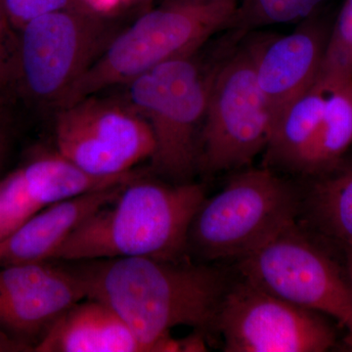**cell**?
Instances as JSON below:
<instances>
[{
    "instance_id": "obj_18",
    "label": "cell",
    "mask_w": 352,
    "mask_h": 352,
    "mask_svg": "<svg viewBox=\"0 0 352 352\" xmlns=\"http://www.w3.org/2000/svg\"><path fill=\"white\" fill-rule=\"evenodd\" d=\"M352 144V80L329 88L320 127L307 166V177L332 170Z\"/></svg>"
},
{
    "instance_id": "obj_25",
    "label": "cell",
    "mask_w": 352,
    "mask_h": 352,
    "mask_svg": "<svg viewBox=\"0 0 352 352\" xmlns=\"http://www.w3.org/2000/svg\"><path fill=\"white\" fill-rule=\"evenodd\" d=\"M346 273L349 278V285H351V296H352V250H346ZM347 335L344 339V344L346 349L352 351V314L351 322L346 327Z\"/></svg>"
},
{
    "instance_id": "obj_13",
    "label": "cell",
    "mask_w": 352,
    "mask_h": 352,
    "mask_svg": "<svg viewBox=\"0 0 352 352\" xmlns=\"http://www.w3.org/2000/svg\"><path fill=\"white\" fill-rule=\"evenodd\" d=\"M327 39L321 25L307 23L291 34L252 43L256 80L273 126L292 102L314 87Z\"/></svg>"
},
{
    "instance_id": "obj_21",
    "label": "cell",
    "mask_w": 352,
    "mask_h": 352,
    "mask_svg": "<svg viewBox=\"0 0 352 352\" xmlns=\"http://www.w3.org/2000/svg\"><path fill=\"white\" fill-rule=\"evenodd\" d=\"M80 2L82 0H4V11L11 29L20 31L39 16L69 8Z\"/></svg>"
},
{
    "instance_id": "obj_20",
    "label": "cell",
    "mask_w": 352,
    "mask_h": 352,
    "mask_svg": "<svg viewBox=\"0 0 352 352\" xmlns=\"http://www.w3.org/2000/svg\"><path fill=\"white\" fill-rule=\"evenodd\" d=\"M352 80V0H346L328 36L315 83L326 89Z\"/></svg>"
},
{
    "instance_id": "obj_28",
    "label": "cell",
    "mask_w": 352,
    "mask_h": 352,
    "mask_svg": "<svg viewBox=\"0 0 352 352\" xmlns=\"http://www.w3.org/2000/svg\"><path fill=\"white\" fill-rule=\"evenodd\" d=\"M131 2H135V0H124V3H131Z\"/></svg>"
},
{
    "instance_id": "obj_19",
    "label": "cell",
    "mask_w": 352,
    "mask_h": 352,
    "mask_svg": "<svg viewBox=\"0 0 352 352\" xmlns=\"http://www.w3.org/2000/svg\"><path fill=\"white\" fill-rule=\"evenodd\" d=\"M326 0H239L231 27L251 30L307 19Z\"/></svg>"
},
{
    "instance_id": "obj_9",
    "label": "cell",
    "mask_w": 352,
    "mask_h": 352,
    "mask_svg": "<svg viewBox=\"0 0 352 352\" xmlns=\"http://www.w3.org/2000/svg\"><path fill=\"white\" fill-rule=\"evenodd\" d=\"M56 152L87 175L100 178L131 175L155 152L153 131L129 101L96 94L57 109Z\"/></svg>"
},
{
    "instance_id": "obj_4",
    "label": "cell",
    "mask_w": 352,
    "mask_h": 352,
    "mask_svg": "<svg viewBox=\"0 0 352 352\" xmlns=\"http://www.w3.org/2000/svg\"><path fill=\"white\" fill-rule=\"evenodd\" d=\"M302 195L263 166L234 175L206 198L190 226L187 252L208 261L240 259L298 221Z\"/></svg>"
},
{
    "instance_id": "obj_5",
    "label": "cell",
    "mask_w": 352,
    "mask_h": 352,
    "mask_svg": "<svg viewBox=\"0 0 352 352\" xmlns=\"http://www.w3.org/2000/svg\"><path fill=\"white\" fill-rule=\"evenodd\" d=\"M118 32L82 2L39 16L16 38L13 85L30 101L58 109Z\"/></svg>"
},
{
    "instance_id": "obj_6",
    "label": "cell",
    "mask_w": 352,
    "mask_h": 352,
    "mask_svg": "<svg viewBox=\"0 0 352 352\" xmlns=\"http://www.w3.org/2000/svg\"><path fill=\"white\" fill-rule=\"evenodd\" d=\"M195 54L155 67L129 83V103L147 120L155 139L157 173L189 182L198 168L199 143L212 74Z\"/></svg>"
},
{
    "instance_id": "obj_27",
    "label": "cell",
    "mask_w": 352,
    "mask_h": 352,
    "mask_svg": "<svg viewBox=\"0 0 352 352\" xmlns=\"http://www.w3.org/2000/svg\"><path fill=\"white\" fill-rule=\"evenodd\" d=\"M0 18L8 24L6 19V11H4V0H0Z\"/></svg>"
},
{
    "instance_id": "obj_12",
    "label": "cell",
    "mask_w": 352,
    "mask_h": 352,
    "mask_svg": "<svg viewBox=\"0 0 352 352\" xmlns=\"http://www.w3.org/2000/svg\"><path fill=\"white\" fill-rule=\"evenodd\" d=\"M138 173L94 177L54 153L32 157L0 177V242L44 208L92 190L126 182Z\"/></svg>"
},
{
    "instance_id": "obj_22",
    "label": "cell",
    "mask_w": 352,
    "mask_h": 352,
    "mask_svg": "<svg viewBox=\"0 0 352 352\" xmlns=\"http://www.w3.org/2000/svg\"><path fill=\"white\" fill-rule=\"evenodd\" d=\"M15 47L10 25L0 18V98L6 88L13 85Z\"/></svg>"
},
{
    "instance_id": "obj_14",
    "label": "cell",
    "mask_w": 352,
    "mask_h": 352,
    "mask_svg": "<svg viewBox=\"0 0 352 352\" xmlns=\"http://www.w3.org/2000/svg\"><path fill=\"white\" fill-rule=\"evenodd\" d=\"M126 182L69 197L44 208L0 242V268L51 261L74 231L113 201Z\"/></svg>"
},
{
    "instance_id": "obj_1",
    "label": "cell",
    "mask_w": 352,
    "mask_h": 352,
    "mask_svg": "<svg viewBox=\"0 0 352 352\" xmlns=\"http://www.w3.org/2000/svg\"><path fill=\"white\" fill-rule=\"evenodd\" d=\"M87 298L106 303L124 319L143 351H182L170 331L180 326L217 333L228 278L219 268L178 259L120 258L64 261Z\"/></svg>"
},
{
    "instance_id": "obj_16",
    "label": "cell",
    "mask_w": 352,
    "mask_h": 352,
    "mask_svg": "<svg viewBox=\"0 0 352 352\" xmlns=\"http://www.w3.org/2000/svg\"><path fill=\"white\" fill-rule=\"evenodd\" d=\"M328 89L314 83L278 118L265 149L264 166L305 176L320 127Z\"/></svg>"
},
{
    "instance_id": "obj_10",
    "label": "cell",
    "mask_w": 352,
    "mask_h": 352,
    "mask_svg": "<svg viewBox=\"0 0 352 352\" xmlns=\"http://www.w3.org/2000/svg\"><path fill=\"white\" fill-rule=\"evenodd\" d=\"M215 330L227 352H324L337 342L335 329L323 314L244 279L227 289Z\"/></svg>"
},
{
    "instance_id": "obj_3",
    "label": "cell",
    "mask_w": 352,
    "mask_h": 352,
    "mask_svg": "<svg viewBox=\"0 0 352 352\" xmlns=\"http://www.w3.org/2000/svg\"><path fill=\"white\" fill-rule=\"evenodd\" d=\"M238 3L239 0H164L116 34L59 108L129 85L166 62L195 54L212 34L230 25Z\"/></svg>"
},
{
    "instance_id": "obj_29",
    "label": "cell",
    "mask_w": 352,
    "mask_h": 352,
    "mask_svg": "<svg viewBox=\"0 0 352 352\" xmlns=\"http://www.w3.org/2000/svg\"><path fill=\"white\" fill-rule=\"evenodd\" d=\"M1 107H2V101H1V98H0V120H1Z\"/></svg>"
},
{
    "instance_id": "obj_2",
    "label": "cell",
    "mask_w": 352,
    "mask_h": 352,
    "mask_svg": "<svg viewBox=\"0 0 352 352\" xmlns=\"http://www.w3.org/2000/svg\"><path fill=\"white\" fill-rule=\"evenodd\" d=\"M205 199L196 183L168 184L138 175L80 224L51 261L184 258L190 226Z\"/></svg>"
},
{
    "instance_id": "obj_17",
    "label": "cell",
    "mask_w": 352,
    "mask_h": 352,
    "mask_svg": "<svg viewBox=\"0 0 352 352\" xmlns=\"http://www.w3.org/2000/svg\"><path fill=\"white\" fill-rule=\"evenodd\" d=\"M302 210L322 235L352 250V161L340 162L332 170L312 178Z\"/></svg>"
},
{
    "instance_id": "obj_15",
    "label": "cell",
    "mask_w": 352,
    "mask_h": 352,
    "mask_svg": "<svg viewBox=\"0 0 352 352\" xmlns=\"http://www.w3.org/2000/svg\"><path fill=\"white\" fill-rule=\"evenodd\" d=\"M36 352H144L115 310L95 298L72 305L34 346Z\"/></svg>"
},
{
    "instance_id": "obj_7",
    "label": "cell",
    "mask_w": 352,
    "mask_h": 352,
    "mask_svg": "<svg viewBox=\"0 0 352 352\" xmlns=\"http://www.w3.org/2000/svg\"><path fill=\"white\" fill-rule=\"evenodd\" d=\"M272 127L250 44L229 55L212 72L198 168L214 175L244 168L265 151Z\"/></svg>"
},
{
    "instance_id": "obj_23",
    "label": "cell",
    "mask_w": 352,
    "mask_h": 352,
    "mask_svg": "<svg viewBox=\"0 0 352 352\" xmlns=\"http://www.w3.org/2000/svg\"><path fill=\"white\" fill-rule=\"evenodd\" d=\"M83 4L94 12L109 16L124 4V0H82Z\"/></svg>"
},
{
    "instance_id": "obj_24",
    "label": "cell",
    "mask_w": 352,
    "mask_h": 352,
    "mask_svg": "<svg viewBox=\"0 0 352 352\" xmlns=\"http://www.w3.org/2000/svg\"><path fill=\"white\" fill-rule=\"evenodd\" d=\"M32 351L29 346L13 339L12 337L0 330V352H27Z\"/></svg>"
},
{
    "instance_id": "obj_8",
    "label": "cell",
    "mask_w": 352,
    "mask_h": 352,
    "mask_svg": "<svg viewBox=\"0 0 352 352\" xmlns=\"http://www.w3.org/2000/svg\"><path fill=\"white\" fill-rule=\"evenodd\" d=\"M298 223L238 259L241 278L286 302L332 317L346 328L352 314L347 273Z\"/></svg>"
},
{
    "instance_id": "obj_11",
    "label": "cell",
    "mask_w": 352,
    "mask_h": 352,
    "mask_svg": "<svg viewBox=\"0 0 352 352\" xmlns=\"http://www.w3.org/2000/svg\"><path fill=\"white\" fill-rule=\"evenodd\" d=\"M85 298L82 282L66 263L4 266L0 268V330L34 351L54 322Z\"/></svg>"
},
{
    "instance_id": "obj_26",
    "label": "cell",
    "mask_w": 352,
    "mask_h": 352,
    "mask_svg": "<svg viewBox=\"0 0 352 352\" xmlns=\"http://www.w3.org/2000/svg\"><path fill=\"white\" fill-rule=\"evenodd\" d=\"M9 146L10 142H9L8 135L3 129H0V170L6 164L7 155L9 153Z\"/></svg>"
}]
</instances>
